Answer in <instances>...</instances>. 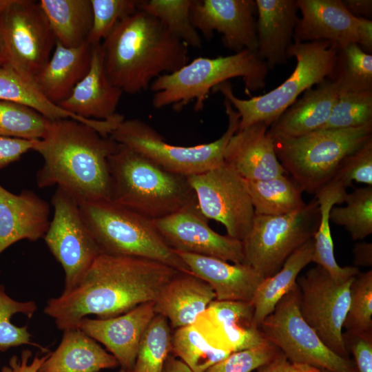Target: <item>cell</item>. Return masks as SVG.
<instances>
[{
    "label": "cell",
    "instance_id": "d6a6232c",
    "mask_svg": "<svg viewBox=\"0 0 372 372\" xmlns=\"http://www.w3.org/2000/svg\"><path fill=\"white\" fill-rule=\"evenodd\" d=\"M56 41L68 47L87 42L92 25L91 0H41Z\"/></svg>",
    "mask_w": 372,
    "mask_h": 372
},
{
    "label": "cell",
    "instance_id": "484cf974",
    "mask_svg": "<svg viewBox=\"0 0 372 372\" xmlns=\"http://www.w3.org/2000/svg\"><path fill=\"white\" fill-rule=\"evenodd\" d=\"M338 90L327 79L310 88L269 127L273 139L299 137L322 129L329 120Z\"/></svg>",
    "mask_w": 372,
    "mask_h": 372
},
{
    "label": "cell",
    "instance_id": "d4e9b609",
    "mask_svg": "<svg viewBox=\"0 0 372 372\" xmlns=\"http://www.w3.org/2000/svg\"><path fill=\"white\" fill-rule=\"evenodd\" d=\"M123 93L106 76L99 43L92 45L88 72L59 106L84 118L108 120L116 115V110Z\"/></svg>",
    "mask_w": 372,
    "mask_h": 372
},
{
    "label": "cell",
    "instance_id": "3957f363",
    "mask_svg": "<svg viewBox=\"0 0 372 372\" xmlns=\"http://www.w3.org/2000/svg\"><path fill=\"white\" fill-rule=\"evenodd\" d=\"M101 45L108 80L130 94L146 90L157 77L188 63V46L140 9L118 22Z\"/></svg>",
    "mask_w": 372,
    "mask_h": 372
},
{
    "label": "cell",
    "instance_id": "8992f818",
    "mask_svg": "<svg viewBox=\"0 0 372 372\" xmlns=\"http://www.w3.org/2000/svg\"><path fill=\"white\" fill-rule=\"evenodd\" d=\"M338 48L328 41H293L288 56L296 59V67L275 89L249 99L236 96L229 81L220 83L212 91L220 92L239 114L238 130L260 122L271 125L304 91L331 77Z\"/></svg>",
    "mask_w": 372,
    "mask_h": 372
},
{
    "label": "cell",
    "instance_id": "9a60e30c",
    "mask_svg": "<svg viewBox=\"0 0 372 372\" xmlns=\"http://www.w3.org/2000/svg\"><path fill=\"white\" fill-rule=\"evenodd\" d=\"M51 202L53 218L43 238L64 270L63 291H68L79 282L101 251L72 196L57 187Z\"/></svg>",
    "mask_w": 372,
    "mask_h": 372
},
{
    "label": "cell",
    "instance_id": "1f68e13d",
    "mask_svg": "<svg viewBox=\"0 0 372 372\" xmlns=\"http://www.w3.org/2000/svg\"><path fill=\"white\" fill-rule=\"evenodd\" d=\"M313 255V240L311 238L289 256L278 272L262 280L251 301L254 322L258 328L296 285L300 271L312 262Z\"/></svg>",
    "mask_w": 372,
    "mask_h": 372
},
{
    "label": "cell",
    "instance_id": "30bf717a",
    "mask_svg": "<svg viewBox=\"0 0 372 372\" xmlns=\"http://www.w3.org/2000/svg\"><path fill=\"white\" fill-rule=\"evenodd\" d=\"M320 220L316 198L302 208L279 216L255 214L242 242L244 262L264 278L278 272L289 256L316 232Z\"/></svg>",
    "mask_w": 372,
    "mask_h": 372
},
{
    "label": "cell",
    "instance_id": "9f6ffc18",
    "mask_svg": "<svg viewBox=\"0 0 372 372\" xmlns=\"http://www.w3.org/2000/svg\"><path fill=\"white\" fill-rule=\"evenodd\" d=\"M4 0H0V10ZM7 65V57L4 40L0 25V68Z\"/></svg>",
    "mask_w": 372,
    "mask_h": 372
},
{
    "label": "cell",
    "instance_id": "f6af8a7d",
    "mask_svg": "<svg viewBox=\"0 0 372 372\" xmlns=\"http://www.w3.org/2000/svg\"><path fill=\"white\" fill-rule=\"evenodd\" d=\"M281 351L268 340L230 353L205 372H253L270 363Z\"/></svg>",
    "mask_w": 372,
    "mask_h": 372
},
{
    "label": "cell",
    "instance_id": "7bdbcfd3",
    "mask_svg": "<svg viewBox=\"0 0 372 372\" xmlns=\"http://www.w3.org/2000/svg\"><path fill=\"white\" fill-rule=\"evenodd\" d=\"M343 328L349 332H372V270L359 272L350 287V303Z\"/></svg>",
    "mask_w": 372,
    "mask_h": 372
},
{
    "label": "cell",
    "instance_id": "f907efd6",
    "mask_svg": "<svg viewBox=\"0 0 372 372\" xmlns=\"http://www.w3.org/2000/svg\"><path fill=\"white\" fill-rule=\"evenodd\" d=\"M346 9L354 17L371 20V0H344Z\"/></svg>",
    "mask_w": 372,
    "mask_h": 372
},
{
    "label": "cell",
    "instance_id": "5b68a950",
    "mask_svg": "<svg viewBox=\"0 0 372 372\" xmlns=\"http://www.w3.org/2000/svg\"><path fill=\"white\" fill-rule=\"evenodd\" d=\"M268 66L256 52L243 50L229 56L198 57L178 70L161 75L149 88L152 104L157 109L172 105L180 112L194 101V110L200 111L209 92L220 83L241 77L247 94L266 85Z\"/></svg>",
    "mask_w": 372,
    "mask_h": 372
},
{
    "label": "cell",
    "instance_id": "bcb514c9",
    "mask_svg": "<svg viewBox=\"0 0 372 372\" xmlns=\"http://www.w3.org/2000/svg\"><path fill=\"white\" fill-rule=\"evenodd\" d=\"M333 178L346 188L353 181L372 186V137L342 159Z\"/></svg>",
    "mask_w": 372,
    "mask_h": 372
},
{
    "label": "cell",
    "instance_id": "6da1fadb",
    "mask_svg": "<svg viewBox=\"0 0 372 372\" xmlns=\"http://www.w3.org/2000/svg\"><path fill=\"white\" fill-rule=\"evenodd\" d=\"M177 271L150 259L101 253L74 288L48 300L44 313L62 331L90 315L113 318L154 302Z\"/></svg>",
    "mask_w": 372,
    "mask_h": 372
},
{
    "label": "cell",
    "instance_id": "cb8c5ba5",
    "mask_svg": "<svg viewBox=\"0 0 372 372\" xmlns=\"http://www.w3.org/2000/svg\"><path fill=\"white\" fill-rule=\"evenodd\" d=\"M189 271L214 290L217 300L251 302L264 278L251 267L211 256L177 252Z\"/></svg>",
    "mask_w": 372,
    "mask_h": 372
},
{
    "label": "cell",
    "instance_id": "ee69618b",
    "mask_svg": "<svg viewBox=\"0 0 372 372\" xmlns=\"http://www.w3.org/2000/svg\"><path fill=\"white\" fill-rule=\"evenodd\" d=\"M141 0H91L92 25L87 42L95 45L110 34L118 22L136 12Z\"/></svg>",
    "mask_w": 372,
    "mask_h": 372
},
{
    "label": "cell",
    "instance_id": "db71d44e",
    "mask_svg": "<svg viewBox=\"0 0 372 372\" xmlns=\"http://www.w3.org/2000/svg\"><path fill=\"white\" fill-rule=\"evenodd\" d=\"M163 372H193L183 362L170 354L165 363Z\"/></svg>",
    "mask_w": 372,
    "mask_h": 372
},
{
    "label": "cell",
    "instance_id": "4fadbf2b",
    "mask_svg": "<svg viewBox=\"0 0 372 372\" xmlns=\"http://www.w3.org/2000/svg\"><path fill=\"white\" fill-rule=\"evenodd\" d=\"M354 277L337 281L317 265L298 276L299 310L322 342L337 355L349 358L342 329L350 303Z\"/></svg>",
    "mask_w": 372,
    "mask_h": 372
},
{
    "label": "cell",
    "instance_id": "6f0895ef",
    "mask_svg": "<svg viewBox=\"0 0 372 372\" xmlns=\"http://www.w3.org/2000/svg\"><path fill=\"white\" fill-rule=\"evenodd\" d=\"M117 372H132V371H127V370H124V369H121V370H119V371H117Z\"/></svg>",
    "mask_w": 372,
    "mask_h": 372
},
{
    "label": "cell",
    "instance_id": "7a4b0ae2",
    "mask_svg": "<svg viewBox=\"0 0 372 372\" xmlns=\"http://www.w3.org/2000/svg\"><path fill=\"white\" fill-rule=\"evenodd\" d=\"M118 147L86 124L70 118L52 121L33 149L44 161L36 174L37 186L56 185L79 204L110 200L108 158Z\"/></svg>",
    "mask_w": 372,
    "mask_h": 372
},
{
    "label": "cell",
    "instance_id": "b9f144b4",
    "mask_svg": "<svg viewBox=\"0 0 372 372\" xmlns=\"http://www.w3.org/2000/svg\"><path fill=\"white\" fill-rule=\"evenodd\" d=\"M372 124V91L338 92L322 129H347Z\"/></svg>",
    "mask_w": 372,
    "mask_h": 372
},
{
    "label": "cell",
    "instance_id": "f5cc1de1",
    "mask_svg": "<svg viewBox=\"0 0 372 372\" xmlns=\"http://www.w3.org/2000/svg\"><path fill=\"white\" fill-rule=\"evenodd\" d=\"M288 362L289 361L285 355L280 352L275 360L258 369L256 372H285Z\"/></svg>",
    "mask_w": 372,
    "mask_h": 372
},
{
    "label": "cell",
    "instance_id": "f1b7e54d",
    "mask_svg": "<svg viewBox=\"0 0 372 372\" xmlns=\"http://www.w3.org/2000/svg\"><path fill=\"white\" fill-rule=\"evenodd\" d=\"M118 365L95 340L74 328L63 331L60 344L48 353L39 372H99Z\"/></svg>",
    "mask_w": 372,
    "mask_h": 372
},
{
    "label": "cell",
    "instance_id": "ac0fdd59",
    "mask_svg": "<svg viewBox=\"0 0 372 372\" xmlns=\"http://www.w3.org/2000/svg\"><path fill=\"white\" fill-rule=\"evenodd\" d=\"M257 14L254 0H193L190 18L194 27L209 40L216 31L226 48L257 53Z\"/></svg>",
    "mask_w": 372,
    "mask_h": 372
},
{
    "label": "cell",
    "instance_id": "e575fe53",
    "mask_svg": "<svg viewBox=\"0 0 372 372\" xmlns=\"http://www.w3.org/2000/svg\"><path fill=\"white\" fill-rule=\"evenodd\" d=\"M329 79L338 92L372 91V54L355 43L338 48Z\"/></svg>",
    "mask_w": 372,
    "mask_h": 372
},
{
    "label": "cell",
    "instance_id": "ffe728a7",
    "mask_svg": "<svg viewBox=\"0 0 372 372\" xmlns=\"http://www.w3.org/2000/svg\"><path fill=\"white\" fill-rule=\"evenodd\" d=\"M155 315L154 302H148L110 318L85 317L77 328L103 344L122 369L132 371L142 336Z\"/></svg>",
    "mask_w": 372,
    "mask_h": 372
},
{
    "label": "cell",
    "instance_id": "11a10c76",
    "mask_svg": "<svg viewBox=\"0 0 372 372\" xmlns=\"http://www.w3.org/2000/svg\"><path fill=\"white\" fill-rule=\"evenodd\" d=\"M285 372H331L328 370L307 364L288 362Z\"/></svg>",
    "mask_w": 372,
    "mask_h": 372
},
{
    "label": "cell",
    "instance_id": "4dcf8cb0",
    "mask_svg": "<svg viewBox=\"0 0 372 372\" xmlns=\"http://www.w3.org/2000/svg\"><path fill=\"white\" fill-rule=\"evenodd\" d=\"M0 101H12L29 106L51 121L73 119L92 127L103 136H107L113 127L110 120L84 118L51 103L30 81L8 65L0 68Z\"/></svg>",
    "mask_w": 372,
    "mask_h": 372
},
{
    "label": "cell",
    "instance_id": "83f0119b",
    "mask_svg": "<svg viewBox=\"0 0 372 372\" xmlns=\"http://www.w3.org/2000/svg\"><path fill=\"white\" fill-rule=\"evenodd\" d=\"M92 48L87 42L68 48L56 41L49 61L33 85L47 100L59 105L88 72Z\"/></svg>",
    "mask_w": 372,
    "mask_h": 372
},
{
    "label": "cell",
    "instance_id": "ba28073f",
    "mask_svg": "<svg viewBox=\"0 0 372 372\" xmlns=\"http://www.w3.org/2000/svg\"><path fill=\"white\" fill-rule=\"evenodd\" d=\"M372 137V124L320 129L295 138L273 139L277 158L303 192L316 194L335 176L342 159Z\"/></svg>",
    "mask_w": 372,
    "mask_h": 372
},
{
    "label": "cell",
    "instance_id": "9c48e42d",
    "mask_svg": "<svg viewBox=\"0 0 372 372\" xmlns=\"http://www.w3.org/2000/svg\"><path fill=\"white\" fill-rule=\"evenodd\" d=\"M224 106L228 118L227 128L219 138L208 143L194 146L172 145L154 127L138 118H124L112 131L110 137L167 172L187 177L198 174L224 163L227 144L238 131L239 114L226 99Z\"/></svg>",
    "mask_w": 372,
    "mask_h": 372
},
{
    "label": "cell",
    "instance_id": "2e32d148",
    "mask_svg": "<svg viewBox=\"0 0 372 372\" xmlns=\"http://www.w3.org/2000/svg\"><path fill=\"white\" fill-rule=\"evenodd\" d=\"M195 200L178 211L153 220L174 251L215 257L231 263L244 262L242 242L212 229Z\"/></svg>",
    "mask_w": 372,
    "mask_h": 372
},
{
    "label": "cell",
    "instance_id": "74e56055",
    "mask_svg": "<svg viewBox=\"0 0 372 372\" xmlns=\"http://www.w3.org/2000/svg\"><path fill=\"white\" fill-rule=\"evenodd\" d=\"M172 334L168 320L156 314L142 336L132 372H163L171 354Z\"/></svg>",
    "mask_w": 372,
    "mask_h": 372
},
{
    "label": "cell",
    "instance_id": "52a82bcc",
    "mask_svg": "<svg viewBox=\"0 0 372 372\" xmlns=\"http://www.w3.org/2000/svg\"><path fill=\"white\" fill-rule=\"evenodd\" d=\"M82 218L101 253L156 260L189 271L165 242L153 220L110 200L79 204Z\"/></svg>",
    "mask_w": 372,
    "mask_h": 372
},
{
    "label": "cell",
    "instance_id": "ab89813d",
    "mask_svg": "<svg viewBox=\"0 0 372 372\" xmlns=\"http://www.w3.org/2000/svg\"><path fill=\"white\" fill-rule=\"evenodd\" d=\"M52 121L25 105L0 101V136L26 140H41Z\"/></svg>",
    "mask_w": 372,
    "mask_h": 372
},
{
    "label": "cell",
    "instance_id": "60d3db41",
    "mask_svg": "<svg viewBox=\"0 0 372 372\" xmlns=\"http://www.w3.org/2000/svg\"><path fill=\"white\" fill-rule=\"evenodd\" d=\"M37 309L34 301L19 302L10 298L0 285V351L6 352L10 348L29 344L48 352L47 348L33 342L28 325L17 327L11 322L12 316L23 313L31 318Z\"/></svg>",
    "mask_w": 372,
    "mask_h": 372
},
{
    "label": "cell",
    "instance_id": "e0dca14e",
    "mask_svg": "<svg viewBox=\"0 0 372 372\" xmlns=\"http://www.w3.org/2000/svg\"><path fill=\"white\" fill-rule=\"evenodd\" d=\"M301 16L293 41H328L339 48L355 43L372 51V21L352 15L342 0H296Z\"/></svg>",
    "mask_w": 372,
    "mask_h": 372
},
{
    "label": "cell",
    "instance_id": "7402d4cb",
    "mask_svg": "<svg viewBox=\"0 0 372 372\" xmlns=\"http://www.w3.org/2000/svg\"><path fill=\"white\" fill-rule=\"evenodd\" d=\"M49 215V204L33 191L15 194L0 185V254L19 240L43 238Z\"/></svg>",
    "mask_w": 372,
    "mask_h": 372
},
{
    "label": "cell",
    "instance_id": "7dc6e473",
    "mask_svg": "<svg viewBox=\"0 0 372 372\" xmlns=\"http://www.w3.org/2000/svg\"><path fill=\"white\" fill-rule=\"evenodd\" d=\"M348 352L354 358L356 372H372V332L342 333Z\"/></svg>",
    "mask_w": 372,
    "mask_h": 372
},
{
    "label": "cell",
    "instance_id": "836d02e7",
    "mask_svg": "<svg viewBox=\"0 0 372 372\" xmlns=\"http://www.w3.org/2000/svg\"><path fill=\"white\" fill-rule=\"evenodd\" d=\"M255 214L279 216L305 205L303 191L285 174L263 180H246Z\"/></svg>",
    "mask_w": 372,
    "mask_h": 372
},
{
    "label": "cell",
    "instance_id": "5bb4252c",
    "mask_svg": "<svg viewBox=\"0 0 372 372\" xmlns=\"http://www.w3.org/2000/svg\"><path fill=\"white\" fill-rule=\"evenodd\" d=\"M187 179L203 214L220 223L229 236L242 241L255 217L246 180L225 162Z\"/></svg>",
    "mask_w": 372,
    "mask_h": 372
},
{
    "label": "cell",
    "instance_id": "4316f807",
    "mask_svg": "<svg viewBox=\"0 0 372 372\" xmlns=\"http://www.w3.org/2000/svg\"><path fill=\"white\" fill-rule=\"evenodd\" d=\"M216 300L209 284L190 271H178L154 302L156 314L165 317L174 329L194 324Z\"/></svg>",
    "mask_w": 372,
    "mask_h": 372
},
{
    "label": "cell",
    "instance_id": "d6986e66",
    "mask_svg": "<svg viewBox=\"0 0 372 372\" xmlns=\"http://www.w3.org/2000/svg\"><path fill=\"white\" fill-rule=\"evenodd\" d=\"M254 312L251 302L214 300L193 325L211 347L231 353L266 340L254 322Z\"/></svg>",
    "mask_w": 372,
    "mask_h": 372
},
{
    "label": "cell",
    "instance_id": "c3c4849f",
    "mask_svg": "<svg viewBox=\"0 0 372 372\" xmlns=\"http://www.w3.org/2000/svg\"><path fill=\"white\" fill-rule=\"evenodd\" d=\"M37 141L0 136V169L18 161L29 150H33Z\"/></svg>",
    "mask_w": 372,
    "mask_h": 372
},
{
    "label": "cell",
    "instance_id": "277c9868",
    "mask_svg": "<svg viewBox=\"0 0 372 372\" xmlns=\"http://www.w3.org/2000/svg\"><path fill=\"white\" fill-rule=\"evenodd\" d=\"M108 165L110 200L151 220L196 200L187 176L167 172L123 145L118 144Z\"/></svg>",
    "mask_w": 372,
    "mask_h": 372
},
{
    "label": "cell",
    "instance_id": "816d5d0a",
    "mask_svg": "<svg viewBox=\"0 0 372 372\" xmlns=\"http://www.w3.org/2000/svg\"><path fill=\"white\" fill-rule=\"evenodd\" d=\"M355 267L372 266V244L371 242H360L356 243L353 249Z\"/></svg>",
    "mask_w": 372,
    "mask_h": 372
},
{
    "label": "cell",
    "instance_id": "d590c367",
    "mask_svg": "<svg viewBox=\"0 0 372 372\" xmlns=\"http://www.w3.org/2000/svg\"><path fill=\"white\" fill-rule=\"evenodd\" d=\"M192 1L141 0L138 8L158 19L188 47L201 48L202 39L190 18Z\"/></svg>",
    "mask_w": 372,
    "mask_h": 372
},
{
    "label": "cell",
    "instance_id": "7c38bea8",
    "mask_svg": "<svg viewBox=\"0 0 372 372\" xmlns=\"http://www.w3.org/2000/svg\"><path fill=\"white\" fill-rule=\"evenodd\" d=\"M0 25L7 65L33 84L56 44L39 1L4 0L0 10Z\"/></svg>",
    "mask_w": 372,
    "mask_h": 372
},
{
    "label": "cell",
    "instance_id": "603a6c76",
    "mask_svg": "<svg viewBox=\"0 0 372 372\" xmlns=\"http://www.w3.org/2000/svg\"><path fill=\"white\" fill-rule=\"evenodd\" d=\"M257 54L269 70L286 64L299 17L296 0H256Z\"/></svg>",
    "mask_w": 372,
    "mask_h": 372
},
{
    "label": "cell",
    "instance_id": "8d00e7d4",
    "mask_svg": "<svg viewBox=\"0 0 372 372\" xmlns=\"http://www.w3.org/2000/svg\"><path fill=\"white\" fill-rule=\"evenodd\" d=\"M171 354L193 372H205L230 353L211 347L192 324L176 329L172 334Z\"/></svg>",
    "mask_w": 372,
    "mask_h": 372
},
{
    "label": "cell",
    "instance_id": "f546056e",
    "mask_svg": "<svg viewBox=\"0 0 372 372\" xmlns=\"http://www.w3.org/2000/svg\"><path fill=\"white\" fill-rule=\"evenodd\" d=\"M346 189L341 182L332 178L315 194L319 205L320 220L313 238L312 262L324 269L334 280L340 282L351 279L360 272L359 269L355 266H339L333 252L329 213L336 204L344 203Z\"/></svg>",
    "mask_w": 372,
    "mask_h": 372
},
{
    "label": "cell",
    "instance_id": "681fc988",
    "mask_svg": "<svg viewBox=\"0 0 372 372\" xmlns=\"http://www.w3.org/2000/svg\"><path fill=\"white\" fill-rule=\"evenodd\" d=\"M49 353V352H48ZM48 353L44 356H36L30 361L32 352L29 349L23 350L20 356L13 355L8 365L3 366L0 372H39L46 360Z\"/></svg>",
    "mask_w": 372,
    "mask_h": 372
},
{
    "label": "cell",
    "instance_id": "f35d334b",
    "mask_svg": "<svg viewBox=\"0 0 372 372\" xmlns=\"http://www.w3.org/2000/svg\"><path fill=\"white\" fill-rule=\"evenodd\" d=\"M344 207L333 206L330 222L340 225L354 240H362L372 233V186L355 188L347 193Z\"/></svg>",
    "mask_w": 372,
    "mask_h": 372
},
{
    "label": "cell",
    "instance_id": "8fae6325",
    "mask_svg": "<svg viewBox=\"0 0 372 372\" xmlns=\"http://www.w3.org/2000/svg\"><path fill=\"white\" fill-rule=\"evenodd\" d=\"M260 330L291 363L307 364L331 372H356L354 362L329 349L304 320L299 310L297 283L265 318Z\"/></svg>",
    "mask_w": 372,
    "mask_h": 372
},
{
    "label": "cell",
    "instance_id": "44dd1931",
    "mask_svg": "<svg viewBox=\"0 0 372 372\" xmlns=\"http://www.w3.org/2000/svg\"><path fill=\"white\" fill-rule=\"evenodd\" d=\"M269 126L260 122L238 130L227 144L224 162L246 180H267L287 173L267 133Z\"/></svg>",
    "mask_w": 372,
    "mask_h": 372
}]
</instances>
